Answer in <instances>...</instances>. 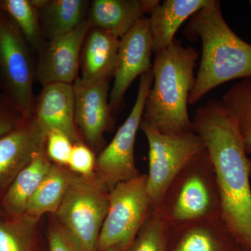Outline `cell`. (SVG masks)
Instances as JSON below:
<instances>
[{
  "label": "cell",
  "mask_w": 251,
  "mask_h": 251,
  "mask_svg": "<svg viewBox=\"0 0 251 251\" xmlns=\"http://www.w3.org/2000/svg\"><path fill=\"white\" fill-rule=\"evenodd\" d=\"M192 125L210 159L221 218L239 248L251 251V163L237 123L221 100H211Z\"/></svg>",
  "instance_id": "cell-1"
},
{
  "label": "cell",
  "mask_w": 251,
  "mask_h": 251,
  "mask_svg": "<svg viewBox=\"0 0 251 251\" xmlns=\"http://www.w3.org/2000/svg\"><path fill=\"white\" fill-rule=\"evenodd\" d=\"M185 35L202 41L201 64L188 104L194 105L208 92L228 81L251 77V45L225 21L219 1L196 13Z\"/></svg>",
  "instance_id": "cell-2"
},
{
  "label": "cell",
  "mask_w": 251,
  "mask_h": 251,
  "mask_svg": "<svg viewBox=\"0 0 251 251\" xmlns=\"http://www.w3.org/2000/svg\"><path fill=\"white\" fill-rule=\"evenodd\" d=\"M155 54L153 84L141 123L166 135L193 131L187 105L196 81L194 68L199 52L175 39L171 46Z\"/></svg>",
  "instance_id": "cell-3"
},
{
  "label": "cell",
  "mask_w": 251,
  "mask_h": 251,
  "mask_svg": "<svg viewBox=\"0 0 251 251\" xmlns=\"http://www.w3.org/2000/svg\"><path fill=\"white\" fill-rule=\"evenodd\" d=\"M110 191L97 173L90 176L74 173L56 214L61 227L85 251H98Z\"/></svg>",
  "instance_id": "cell-4"
},
{
  "label": "cell",
  "mask_w": 251,
  "mask_h": 251,
  "mask_svg": "<svg viewBox=\"0 0 251 251\" xmlns=\"http://www.w3.org/2000/svg\"><path fill=\"white\" fill-rule=\"evenodd\" d=\"M212 168L204 149L172 184L174 194L158 207L169 227L221 215L215 176L209 172Z\"/></svg>",
  "instance_id": "cell-5"
},
{
  "label": "cell",
  "mask_w": 251,
  "mask_h": 251,
  "mask_svg": "<svg viewBox=\"0 0 251 251\" xmlns=\"http://www.w3.org/2000/svg\"><path fill=\"white\" fill-rule=\"evenodd\" d=\"M153 210L148 191V175L119 183L110 191L108 212L98 243V251L117 247L126 251Z\"/></svg>",
  "instance_id": "cell-6"
},
{
  "label": "cell",
  "mask_w": 251,
  "mask_h": 251,
  "mask_svg": "<svg viewBox=\"0 0 251 251\" xmlns=\"http://www.w3.org/2000/svg\"><path fill=\"white\" fill-rule=\"evenodd\" d=\"M140 128L148 141V191L153 209H156L180 173L205 148L193 131L166 135L145 124H140Z\"/></svg>",
  "instance_id": "cell-7"
},
{
  "label": "cell",
  "mask_w": 251,
  "mask_h": 251,
  "mask_svg": "<svg viewBox=\"0 0 251 251\" xmlns=\"http://www.w3.org/2000/svg\"><path fill=\"white\" fill-rule=\"evenodd\" d=\"M26 41L9 16L0 14V73L9 101L24 120L34 116L35 70Z\"/></svg>",
  "instance_id": "cell-8"
},
{
  "label": "cell",
  "mask_w": 251,
  "mask_h": 251,
  "mask_svg": "<svg viewBox=\"0 0 251 251\" xmlns=\"http://www.w3.org/2000/svg\"><path fill=\"white\" fill-rule=\"evenodd\" d=\"M152 70L140 76L134 105L112 141L96 161V173L111 190L117 184L139 176L135 162V143L149 92L152 86Z\"/></svg>",
  "instance_id": "cell-9"
},
{
  "label": "cell",
  "mask_w": 251,
  "mask_h": 251,
  "mask_svg": "<svg viewBox=\"0 0 251 251\" xmlns=\"http://www.w3.org/2000/svg\"><path fill=\"white\" fill-rule=\"evenodd\" d=\"M153 39L150 19L143 18L120 41L114 83L110 91V111L118 110L128 87L137 77L152 70Z\"/></svg>",
  "instance_id": "cell-10"
},
{
  "label": "cell",
  "mask_w": 251,
  "mask_h": 251,
  "mask_svg": "<svg viewBox=\"0 0 251 251\" xmlns=\"http://www.w3.org/2000/svg\"><path fill=\"white\" fill-rule=\"evenodd\" d=\"M87 20L75 29L43 45L35 70L36 79L46 86L56 82L73 84L77 78L80 54L87 32Z\"/></svg>",
  "instance_id": "cell-11"
},
{
  "label": "cell",
  "mask_w": 251,
  "mask_h": 251,
  "mask_svg": "<svg viewBox=\"0 0 251 251\" xmlns=\"http://www.w3.org/2000/svg\"><path fill=\"white\" fill-rule=\"evenodd\" d=\"M47 131L33 117L0 137V196H3L15 178L46 148Z\"/></svg>",
  "instance_id": "cell-12"
},
{
  "label": "cell",
  "mask_w": 251,
  "mask_h": 251,
  "mask_svg": "<svg viewBox=\"0 0 251 251\" xmlns=\"http://www.w3.org/2000/svg\"><path fill=\"white\" fill-rule=\"evenodd\" d=\"M75 122L92 148L101 145L110 121L108 81L87 82L77 77L73 83Z\"/></svg>",
  "instance_id": "cell-13"
},
{
  "label": "cell",
  "mask_w": 251,
  "mask_h": 251,
  "mask_svg": "<svg viewBox=\"0 0 251 251\" xmlns=\"http://www.w3.org/2000/svg\"><path fill=\"white\" fill-rule=\"evenodd\" d=\"M34 117L49 133L59 130L72 143H80L75 122V97L73 84L56 82L44 86L36 99Z\"/></svg>",
  "instance_id": "cell-14"
},
{
  "label": "cell",
  "mask_w": 251,
  "mask_h": 251,
  "mask_svg": "<svg viewBox=\"0 0 251 251\" xmlns=\"http://www.w3.org/2000/svg\"><path fill=\"white\" fill-rule=\"evenodd\" d=\"M120 39L108 31L90 28L81 50L82 80L108 81L114 76Z\"/></svg>",
  "instance_id": "cell-15"
},
{
  "label": "cell",
  "mask_w": 251,
  "mask_h": 251,
  "mask_svg": "<svg viewBox=\"0 0 251 251\" xmlns=\"http://www.w3.org/2000/svg\"><path fill=\"white\" fill-rule=\"evenodd\" d=\"M176 226L181 233L172 251H237L239 247L221 215Z\"/></svg>",
  "instance_id": "cell-16"
},
{
  "label": "cell",
  "mask_w": 251,
  "mask_h": 251,
  "mask_svg": "<svg viewBox=\"0 0 251 251\" xmlns=\"http://www.w3.org/2000/svg\"><path fill=\"white\" fill-rule=\"evenodd\" d=\"M212 0H166L153 10L150 19L153 39V52L173 44L176 31L182 23Z\"/></svg>",
  "instance_id": "cell-17"
},
{
  "label": "cell",
  "mask_w": 251,
  "mask_h": 251,
  "mask_svg": "<svg viewBox=\"0 0 251 251\" xmlns=\"http://www.w3.org/2000/svg\"><path fill=\"white\" fill-rule=\"evenodd\" d=\"M145 14L143 0H94L87 20L90 28L108 31L121 39Z\"/></svg>",
  "instance_id": "cell-18"
},
{
  "label": "cell",
  "mask_w": 251,
  "mask_h": 251,
  "mask_svg": "<svg viewBox=\"0 0 251 251\" xmlns=\"http://www.w3.org/2000/svg\"><path fill=\"white\" fill-rule=\"evenodd\" d=\"M52 165L45 148L23 168L1 199V206L5 214L13 216L25 214L31 198L45 179Z\"/></svg>",
  "instance_id": "cell-19"
},
{
  "label": "cell",
  "mask_w": 251,
  "mask_h": 251,
  "mask_svg": "<svg viewBox=\"0 0 251 251\" xmlns=\"http://www.w3.org/2000/svg\"><path fill=\"white\" fill-rule=\"evenodd\" d=\"M31 1L39 12L43 36L49 40L71 32L87 19L88 1L84 0Z\"/></svg>",
  "instance_id": "cell-20"
},
{
  "label": "cell",
  "mask_w": 251,
  "mask_h": 251,
  "mask_svg": "<svg viewBox=\"0 0 251 251\" xmlns=\"http://www.w3.org/2000/svg\"><path fill=\"white\" fill-rule=\"evenodd\" d=\"M73 175L65 167L53 163L31 198L25 215L38 221L44 214H57Z\"/></svg>",
  "instance_id": "cell-21"
},
{
  "label": "cell",
  "mask_w": 251,
  "mask_h": 251,
  "mask_svg": "<svg viewBox=\"0 0 251 251\" xmlns=\"http://www.w3.org/2000/svg\"><path fill=\"white\" fill-rule=\"evenodd\" d=\"M221 102L234 117L246 151L251 154V77L242 79L229 87Z\"/></svg>",
  "instance_id": "cell-22"
},
{
  "label": "cell",
  "mask_w": 251,
  "mask_h": 251,
  "mask_svg": "<svg viewBox=\"0 0 251 251\" xmlns=\"http://www.w3.org/2000/svg\"><path fill=\"white\" fill-rule=\"evenodd\" d=\"M37 221L25 215L0 216V251H36Z\"/></svg>",
  "instance_id": "cell-23"
},
{
  "label": "cell",
  "mask_w": 251,
  "mask_h": 251,
  "mask_svg": "<svg viewBox=\"0 0 251 251\" xmlns=\"http://www.w3.org/2000/svg\"><path fill=\"white\" fill-rule=\"evenodd\" d=\"M0 9L4 11L31 48L40 50L44 45L39 12L29 0H2Z\"/></svg>",
  "instance_id": "cell-24"
},
{
  "label": "cell",
  "mask_w": 251,
  "mask_h": 251,
  "mask_svg": "<svg viewBox=\"0 0 251 251\" xmlns=\"http://www.w3.org/2000/svg\"><path fill=\"white\" fill-rule=\"evenodd\" d=\"M168 228L160 209H153L126 251H167Z\"/></svg>",
  "instance_id": "cell-25"
},
{
  "label": "cell",
  "mask_w": 251,
  "mask_h": 251,
  "mask_svg": "<svg viewBox=\"0 0 251 251\" xmlns=\"http://www.w3.org/2000/svg\"><path fill=\"white\" fill-rule=\"evenodd\" d=\"M74 145L70 138L62 132L53 130L48 133L46 151L54 164L68 166Z\"/></svg>",
  "instance_id": "cell-26"
},
{
  "label": "cell",
  "mask_w": 251,
  "mask_h": 251,
  "mask_svg": "<svg viewBox=\"0 0 251 251\" xmlns=\"http://www.w3.org/2000/svg\"><path fill=\"white\" fill-rule=\"evenodd\" d=\"M96 161L94 153L89 147L77 143L74 145L68 167L75 174L90 176L96 173Z\"/></svg>",
  "instance_id": "cell-27"
},
{
  "label": "cell",
  "mask_w": 251,
  "mask_h": 251,
  "mask_svg": "<svg viewBox=\"0 0 251 251\" xmlns=\"http://www.w3.org/2000/svg\"><path fill=\"white\" fill-rule=\"evenodd\" d=\"M49 247V251H85L59 224L50 229Z\"/></svg>",
  "instance_id": "cell-28"
},
{
  "label": "cell",
  "mask_w": 251,
  "mask_h": 251,
  "mask_svg": "<svg viewBox=\"0 0 251 251\" xmlns=\"http://www.w3.org/2000/svg\"><path fill=\"white\" fill-rule=\"evenodd\" d=\"M23 120L9 100L0 99V137L17 127Z\"/></svg>",
  "instance_id": "cell-29"
},
{
  "label": "cell",
  "mask_w": 251,
  "mask_h": 251,
  "mask_svg": "<svg viewBox=\"0 0 251 251\" xmlns=\"http://www.w3.org/2000/svg\"><path fill=\"white\" fill-rule=\"evenodd\" d=\"M105 251H122L120 250V249H118V248L112 247V248H110V249H108V250H106Z\"/></svg>",
  "instance_id": "cell-30"
},
{
  "label": "cell",
  "mask_w": 251,
  "mask_h": 251,
  "mask_svg": "<svg viewBox=\"0 0 251 251\" xmlns=\"http://www.w3.org/2000/svg\"><path fill=\"white\" fill-rule=\"evenodd\" d=\"M250 163H251V158H250Z\"/></svg>",
  "instance_id": "cell-31"
},
{
  "label": "cell",
  "mask_w": 251,
  "mask_h": 251,
  "mask_svg": "<svg viewBox=\"0 0 251 251\" xmlns=\"http://www.w3.org/2000/svg\"><path fill=\"white\" fill-rule=\"evenodd\" d=\"M250 4H251V1H250Z\"/></svg>",
  "instance_id": "cell-32"
}]
</instances>
